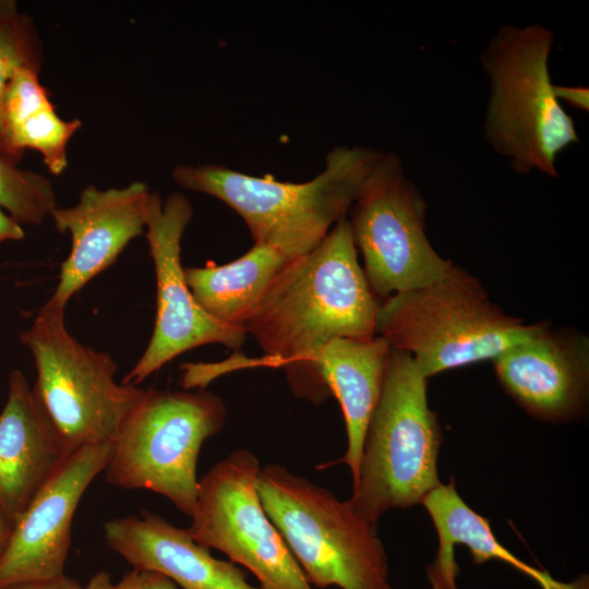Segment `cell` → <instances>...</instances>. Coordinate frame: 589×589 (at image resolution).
I'll return each instance as SVG.
<instances>
[{
    "mask_svg": "<svg viewBox=\"0 0 589 589\" xmlns=\"http://www.w3.org/2000/svg\"><path fill=\"white\" fill-rule=\"evenodd\" d=\"M17 164L0 151V206L21 225L39 226L58 206L53 184Z\"/></svg>",
    "mask_w": 589,
    "mask_h": 589,
    "instance_id": "cell-22",
    "label": "cell"
},
{
    "mask_svg": "<svg viewBox=\"0 0 589 589\" xmlns=\"http://www.w3.org/2000/svg\"><path fill=\"white\" fill-rule=\"evenodd\" d=\"M83 589H116V585L112 582L108 573L98 572L88 580Z\"/></svg>",
    "mask_w": 589,
    "mask_h": 589,
    "instance_id": "cell-27",
    "label": "cell"
},
{
    "mask_svg": "<svg viewBox=\"0 0 589 589\" xmlns=\"http://www.w3.org/2000/svg\"><path fill=\"white\" fill-rule=\"evenodd\" d=\"M380 303L346 217L314 250L285 263L244 329L285 370L297 396L321 402L330 395L317 365L321 351L337 338H374Z\"/></svg>",
    "mask_w": 589,
    "mask_h": 589,
    "instance_id": "cell-1",
    "label": "cell"
},
{
    "mask_svg": "<svg viewBox=\"0 0 589 589\" xmlns=\"http://www.w3.org/2000/svg\"><path fill=\"white\" fill-rule=\"evenodd\" d=\"M24 237L22 225L0 206V244L5 241H20Z\"/></svg>",
    "mask_w": 589,
    "mask_h": 589,
    "instance_id": "cell-26",
    "label": "cell"
},
{
    "mask_svg": "<svg viewBox=\"0 0 589 589\" xmlns=\"http://www.w3.org/2000/svg\"><path fill=\"white\" fill-rule=\"evenodd\" d=\"M152 191L143 181L122 188L85 187L79 202L56 207L50 217L59 232H69L71 250L49 300L67 306L89 280L110 267L125 247L144 232Z\"/></svg>",
    "mask_w": 589,
    "mask_h": 589,
    "instance_id": "cell-14",
    "label": "cell"
},
{
    "mask_svg": "<svg viewBox=\"0 0 589 589\" xmlns=\"http://www.w3.org/2000/svg\"><path fill=\"white\" fill-rule=\"evenodd\" d=\"M115 585L116 589H177V585L163 574L134 568Z\"/></svg>",
    "mask_w": 589,
    "mask_h": 589,
    "instance_id": "cell-23",
    "label": "cell"
},
{
    "mask_svg": "<svg viewBox=\"0 0 589 589\" xmlns=\"http://www.w3.org/2000/svg\"><path fill=\"white\" fill-rule=\"evenodd\" d=\"M70 455L24 374L11 371L0 412V507L12 525Z\"/></svg>",
    "mask_w": 589,
    "mask_h": 589,
    "instance_id": "cell-15",
    "label": "cell"
},
{
    "mask_svg": "<svg viewBox=\"0 0 589 589\" xmlns=\"http://www.w3.org/2000/svg\"><path fill=\"white\" fill-rule=\"evenodd\" d=\"M0 589H83V586L76 579L63 574L51 579L16 582Z\"/></svg>",
    "mask_w": 589,
    "mask_h": 589,
    "instance_id": "cell-24",
    "label": "cell"
},
{
    "mask_svg": "<svg viewBox=\"0 0 589 589\" xmlns=\"http://www.w3.org/2000/svg\"><path fill=\"white\" fill-rule=\"evenodd\" d=\"M426 208L399 156L382 152L347 217L376 298L425 287L452 267L426 237Z\"/></svg>",
    "mask_w": 589,
    "mask_h": 589,
    "instance_id": "cell-9",
    "label": "cell"
},
{
    "mask_svg": "<svg viewBox=\"0 0 589 589\" xmlns=\"http://www.w3.org/2000/svg\"><path fill=\"white\" fill-rule=\"evenodd\" d=\"M390 346L376 335L369 340L337 338L321 351L317 365L345 419L347 449L340 461L359 477L366 429L382 393Z\"/></svg>",
    "mask_w": 589,
    "mask_h": 589,
    "instance_id": "cell-17",
    "label": "cell"
},
{
    "mask_svg": "<svg viewBox=\"0 0 589 589\" xmlns=\"http://www.w3.org/2000/svg\"><path fill=\"white\" fill-rule=\"evenodd\" d=\"M107 545L134 569L165 575L182 589H260L231 562L217 560L188 529L142 510L104 525Z\"/></svg>",
    "mask_w": 589,
    "mask_h": 589,
    "instance_id": "cell-16",
    "label": "cell"
},
{
    "mask_svg": "<svg viewBox=\"0 0 589 589\" xmlns=\"http://www.w3.org/2000/svg\"><path fill=\"white\" fill-rule=\"evenodd\" d=\"M554 95L557 100L567 103L569 106L588 111L589 109V89L584 86H553Z\"/></svg>",
    "mask_w": 589,
    "mask_h": 589,
    "instance_id": "cell-25",
    "label": "cell"
},
{
    "mask_svg": "<svg viewBox=\"0 0 589 589\" xmlns=\"http://www.w3.org/2000/svg\"><path fill=\"white\" fill-rule=\"evenodd\" d=\"M503 388L529 414L567 423L580 418L589 394V338L545 325L494 360Z\"/></svg>",
    "mask_w": 589,
    "mask_h": 589,
    "instance_id": "cell-13",
    "label": "cell"
},
{
    "mask_svg": "<svg viewBox=\"0 0 589 589\" xmlns=\"http://www.w3.org/2000/svg\"><path fill=\"white\" fill-rule=\"evenodd\" d=\"M426 389L428 377L413 358L390 348L349 498L375 525L387 510L421 503L441 484L437 458L442 434Z\"/></svg>",
    "mask_w": 589,
    "mask_h": 589,
    "instance_id": "cell-6",
    "label": "cell"
},
{
    "mask_svg": "<svg viewBox=\"0 0 589 589\" xmlns=\"http://www.w3.org/2000/svg\"><path fill=\"white\" fill-rule=\"evenodd\" d=\"M39 72L21 68L13 74L3 97V124L17 156L23 158L26 148L35 149L47 169L59 176L68 168V143L82 121L64 120L57 113Z\"/></svg>",
    "mask_w": 589,
    "mask_h": 589,
    "instance_id": "cell-20",
    "label": "cell"
},
{
    "mask_svg": "<svg viewBox=\"0 0 589 589\" xmlns=\"http://www.w3.org/2000/svg\"><path fill=\"white\" fill-rule=\"evenodd\" d=\"M256 456L238 449L200 480L188 528L206 549L225 553L248 568L260 589H313L283 536L261 503Z\"/></svg>",
    "mask_w": 589,
    "mask_h": 589,
    "instance_id": "cell-10",
    "label": "cell"
},
{
    "mask_svg": "<svg viewBox=\"0 0 589 589\" xmlns=\"http://www.w3.org/2000/svg\"><path fill=\"white\" fill-rule=\"evenodd\" d=\"M552 31L505 24L480 61L488 77L484 136L514 172L557 177L558 155L579 142L572 117L554 95L549 60Z\"/></svg>",
    "mask_w": 589,
    "mask_h": 589,
    "instance_id": "cell-3",
    "label": "cell"
},
{
    "mask_svg": "<svg viewBox=\"0 0 589 589\" xmlns=\"http://www.w3.org/2000/svg\"><path fill=\"white\" fill-rule=\"evenodd\" d=\"M12 526L13 525L11 520L7 517V515L0 507V554L9 540Z\"/></svg>",
    "mask_w": 589,
    "mask_h": 589,
    "instance_id": "cell-28",
    "label": "cell"
},
{
    "mask_svg": "<svg viewBox=\"0 0 589 589\" xmlns=\"http://www.w3.org/2000/svg\"><path fill=\"white\" fill-rule=\"evenodd\" d=\"M193 217V206L182 193L165 200L152 192L146 205L145 237L154 263L157 308L146 349L123 384L137 386L181 353L211 344L239 350L245 342L243 327L220 323L196 303L181 264V240Z\"/></svg>",
    "mask_w": 589,
    "mask_h": 589,
    "instance_id": "cell-11",
    "label": "cell"
},
{
    "mask_svg": "<svg viewBox=\"0 0 589 589\" xmlns=\"http://www.w3.org/2000/svg\"><path fill=\"white\" fill-rule=\"evenodd\" d=\"M287 261L276 249L254 243L230 263L208 262L202 267H184V277L205 313L220 323L244 328L272 279Z\"/></svg>",
    "mask_w": 589,
    "mask_h": 589,
    "instance_id": "cell-19",
    "label": "cell"
},
{
    "mask_svg": "<svg viewBox=\"0 0 589 589\" xmlns=\"http://www.w3.org/2000/svg\"><path fill=\"white\" fill-rule=\"evenodd\" d=\"M256 490L306 579L318 588L393 589L376 525L352 503L286 467L261 468Z\"/></svg>",
    "mask_w": 589,
    "mask_h": 589,
    "instance_id": "cell-5",
    "label": "cell"
},
{
    "mask_svg": "<svg viewBox=\"0 0 589 589\" xmlns=\"http://www.w3.org/2000/svg\"><path fill=\"white\" fill-rule=\"evenodd\" d=\"M226 418L223 399L204 388L144 389L113 442L104 470L106 481L155 492L190 517L196 503L201 447L224 428Z\"/></svg>",
    "mask_w": 589,
    "mask_h": 589,
    "instance_id": "cell-8",
    "label": "cell"
},
{
    "mask_svg": "<svg viewBox=\"0 0 589 589\" xmlns=\"http://www.w3.org/2000/svg\"><path fill=\"white\" fill-rule=\"evenodd\" d=\"M64 310L48 300L21 341L36 366L33 392L72 454L113 443L144 388L117 383L110 353L79 342L65 327Z\"/></svg>",
    "mask_w": 589,
    "mask_h": 589,
    "instance_id": "cell-7",
    "label": "cell"
},
{
    "mask_svg": "<svg viewBox=\"0 0 589 589\" xmlns=\"http://www.w3.org/2000/svg\"><path fill=\"white\" fill-rule=\"evenodd\" d=\"M546 322L528 324L496 305L481 281L452 265L438 280L380 303L376 335L410 354L425 377L494 360L534 336Z\"/></svg>",
    "mask_w": 589,
    "mask_h": 589,
    "instance_id": "cell-4",
    "label": "cell"
},
{
    "mask_svg": "<svg viewBox=\"0 0 589 589\" xmlns=\"http://www.w3.org/2000/svg\"><path fill=\"white\" fill-rule=\"evenodd\" d=\"M421 504L429 513L438 537L436 556L426 568L432 589H457V544L467 546L478 564L491 558L510 564L532 578L541 589H585L584 584L557 581L549 573L512 554L496 540L488 519L471 509L460 497L455 480L452 479L447 484L441 483L423 497Z\"/></svg>",
    "mask_w": 589,
    "mask_h": 589,
    "instance_id": "cell-18",
    "label": "cell"
},
{
    "mask_svg": "<svg viewBox=\"0 0 589 589\" xmlns=\"http://www.w3.org/2000/svg\"><path fill=\"white\" fill-rule=\"evenodd\" d=\"M43 45L29 15L19 10L14 0H0V151L20 161L9 144L3 124L2 105L5 88L21 68L40 71Z\"/></svg>",
    "mask_w": 589,
    "mask_h": 589,
    "instance_id": "cell-21",
    "label": "cell"
},
{
    "mask_svg": "<svg viewBox=\"0 0 589 589\" xmlns=\"http://www.w3.org/2000/svg\"><path fill=\"white\" fill-rule=\"evenodd\" d=\"M382 155L365 146L340 145L309 181L256 177L224 165H177L172 179L183 189L213 196L245 223L255 244L269 245L287 260L308 254L348 217L365 179Z\"/></svg>",
    "mask_w": 589,
    "mask_h": 589,
    "instance_id": "cell-2",
    "label": "cell"
},
{
    "mask_svg": "<svg viewBox=\"0 0 589 589\" xmlns=\"http://www.w3.org/2000/svg\"><path fill=\"white\" fill-rule=\"evenodd\" d=\"M112 448L113 443H106L75 450L34 496L0 554V588L64 574L76 508Z\"/></svg>",
    "mask_w": 589,
    "mask_h": 589,
    "instance_id": "cell-12",
    "label": "cell"
}]
</instances>
